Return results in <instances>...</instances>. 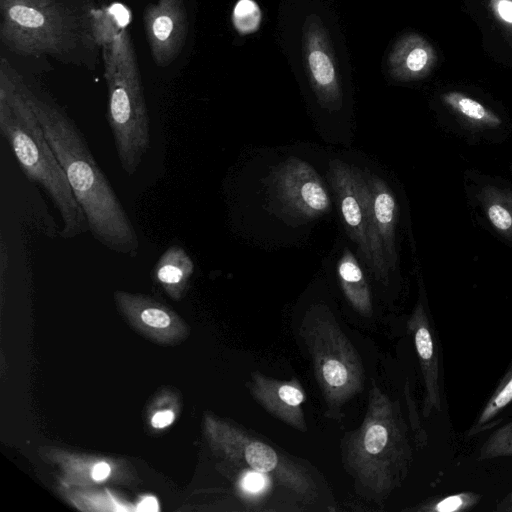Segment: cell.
<instances>
[{"instance_id": "cell-12", "label": "cell", "mask_w": 512, "mask_h": 512, "mask_svg": "<svg viewBox=\"0 0 512 512\" xmlns=\"http://www.w3.org/2000/svg\"><path fill=\"white\" fill-rule=\"evenodd\" d=\"M329 177L345 230L357 245L362 259L372 271V255L369 242V224L364 199L358 187L354 168L343 161L330 163Z\"/></svg>"}, {"instance_id": "cell-6", "label": "cell", "mask_w": 512, "mask_h": 512, "mask_svg": "<svg viewBox=\"0 0 512 512\" xmlns=\"http://www.w3.org/2000/svg\"><path fill=\"white\" fill-rule=\"evenodd\" d=\"M299 331L328 409L339 410L364 387L365 371L357 350L324 308L310 310Z\"/></svg>"}, {"instance_id": "cell-29", "label": "cell", "mask_w": 512, "mask_h": 512, "mask_svg": "<svg viewBox=\"0 0 512 512\" xmlns=\"http://www.w3.org/2000/svg\"><path fill=\"white\" fill-rule=\"evenodd\" d=\"M139 511H150L154 512L158 510V503L154 497H146L144 498L138 505L137 508Z\"/></svg>"}, {"instance_id": "cell-10", "label": "cell", "mask_w": 512, "mask_h": 512, "mask_svg": "<svg viewBox=\"0 0 512 512\" xmlns=\"http://www.w3.org/2000/svg\"><path fill=\"white\" fill-rule=\"evenodd\" d=\"M303 50L311 85L322 107L338 110L343 93L335 66L328 31L316 14L303 25Z\"/></svg>"}, {"instance_id": "cell-17", "label": "cell", "mask_w": 512, "mask_h": 512, "mask_svg": "<svg viewBox=\"0 0 512 512\" xmlns=\"http://www.w3.org/2000/svg\"><path fill=\"white\" fill-rule=\"evenodd\" d=\"M441 100L450 112L472 129H495L502 125L497 113L463 92H445Z\"/></svg>"}, {"instance_id": "cell-23", "label": "cell", "mask_w": 512, "mask_h": 512, "mask_svg": "<svg viewBox=\"0 0 512 512\" xmlns=\"http://www.w3.org/2000/svg\"><path fill=\"white\" fill-rule=\"evenodd\" d=\"M262 13L254 0H239L233 10L232 21L240 35L256 32L260 26Z\"/></svg>"}, {"instance_id": "cell-26", "label": "cell", "mask_w": 512, "mask_h": 512, "mask_svg": "<svg viewBox=\"0 0 512 512\" xmlns=\"http://www.w3.org/2000/svg\"><path fill=\"white\" fill-rule=\"evenodd\" d=\"M266 474L256 471H248L242 478V489L249 493H257L266 486Z\"/></svg>"}, {"instance_id": "cell-25", "label": "cell", "mask_w": 512, "mask_h": 512, "mask_svg": "<svg viewBox=\"0 0 512 512\" xmlns=\"http://www.w3.org/2000/svg\"><path fill=\"white\" fill-rule=\"evenodd\" d=\"M489 6L495 18L512 30V0H490Z\"/></svg>"}, {"instance_id": "cell-8", "label": "cell", "mask_w": 512, "mask_h": 512, "mask_svg": "<svg viewBox=\"0 0 512 512\" xmlns=\"http://www.w3.org/2000/svg\"><path fill=\"white\" fill-rule=\"evenodd\" d=\"M223 439L229 455L250 470L273 475L281 485L303 498L315 496L310 474L271 446L232 428L223 432Z\"/></svg>"}, {"instance_id": "cell-7", "label": "cell", "mask_w": 512, "mask_h": 512, "mask_svg": "<svg viewBox=\"0 0 512 512\" xmlns=\"http://www.w3.org/2000/svg\"><path fill=\"white\" fill-rule=\"evenodd\" d=\"M354 168L356 181L366 206L372 271L378 281L387 284L389 272L397 265V202L385 181L369 171Z\"/></svg>"}, {"instance_id": "cell-5", "label": "cell", "mask_w": 512, "mask_h": 512, "mask_svg": "<svg viewBox=\"0 0 512 512\" xmlns=\"http://www.w3.org/2000/svg\"><path fill=\"white\" fill-rule=\"evenodd\" d=\"M96 9L66 0H0V40L25 57H70L82 45L98 44Z\"/></svg>"}, {"instance_id": "cell-28", "label": "cell", "mask_w": 512, "mask_h": 512, "mask_svg": "<svg viewBox=\"0 0 512 512\" xmlns=\"http://www.w3.org/2000/svg\"><path fill=\"white\" fill-rule=\"evenodd\" d=\"M111 468L106 462L95 464L91 471V476L95 481H102L110 474Z\"/></svg>"}, {"instance_id": "cell-20", "label": "cell", "mask_w": 512, "mask_h": 512, "mask_svg": "<svg viewBox=\"0 0 512 512\" xmlns=\"http://www.w3.org/2000/svg\"><path fill=\"white\" fill-rule=\"evenodd\" d=\"M512 402V366L500 380L494 393L488 399L478 415L475 423L467 431V436H473L483 429H488L492 419Z\"/></svg>"}, {"instance_id": "cell-9", "label": "cell", "mask_w": 512, "mask_h": 512, "mask_svg": "<svg viewBox=\"0 0 512 512\" xmlns=\"http://www.w3.org/2000/svg\"><path fill=\"white\" fill-rule=\"evenodd\" d=\"M274 191L282 205L298 218L315 219L330 210L331 200L321 178L308 163L289 158L274 173Z\"/></svg>"}, {"instance_id": "cell-27", "label": "cell", "mask_w": 512, "mask_h": 512, "mask_svg": "<svg viewBox=\"0 0 512 512\" xmlns=\"http://www.w3.org/2000/svg\"><path fill=\"white\" fill-rule=\"evenodd\" d=\"M174 420V413L170 410L160 411L154 414L151 424L155 428H163L170 425Z\"/></svg>"}, {"instance_id": "cell-4", "label": "cell", "mask_w": 512, "mask_h": 512, "mask_svg": "<svg viewBox=\"0 0 512 512\" xmlns=\"http://www.w3.org/2000/svg\"><path fill=\"white\" fill-rule=\"evenodd\" d=\"M412 456L399 402L374 385L362 424L346 440L347 471L367 493L386 496L406 478Z\"/></svg>"}, {"instance_id": "cell-1", "label": "cell", "mask_w": 512, "mask_h": 512, "mask_svg": "<svg viewBox=\"0 0 512 512\" xmlns=\"http://www.w3.org/2000/svg\"><path fill=\"white\" fill-rule=\"evenodd\" d=\"M26 97L83 210L88 231L109 250L129 257L139 251L137 232L81 131L57 103L24 85Z\"/></svg>"}, {"instance_id": "cell-21", "label": "cell", "mask_w": 512, "mask_h": 512, "mask_svg": "<svg viewBox=\"0 0 512 512\" xmlns=\"http://www.w3.org/2000/svg\"><path fill=\"white\" fill-rule=\"evenodd\" d=\"M482 495L465 491L432 499L416 508L425 512H464L474 508L481 501Z\"/></svg>"}, {"instance_id": "cell-11", "label": "cell", "mask_w": 512, "mask_h": 512, "mask_svg": "<svg viewBox=\"0 0 512 512\" xmlns=\"http://www.w3.org/2000/svg\"><path fill=\"white\" fill-rule=\"evenodd\" d=\"M142 17L154 63L161 68L169 66L179 56L188 35L184 0H156L144 8Z\"/></svg>"}, {"instance_id": "cell-24", "label": "cell", "mask_w": 512, "mask_h": 512, "mask_svg": "<svg viewBox=\"0 0 512 512\" xmlns=\"http://www.w3.org/2000/svg\"><path fill=\"white\" fill-rule=\"evenodd\" d=\"M141 320L148 326L165 328L171 323L167 312L157 307H147L141 311Z\"/></svg>"}, {"instance_id": "cell-31", "label": "cell", "mask_w": 512, "mask_h": 512, "mask_svg": "<svg viewBox=\"0 0 512 512\" xmlns=\"http://www.w3.org/2000/svg\"><path fill=\"white\" fill-rule=\"evenodd\" d=\"M496 510H497V511H507V512H512V504L502 505V506H497V507H496Z\"/></svg>"}, {"instance_id": "cell-14", "label": "cell", "mask_w": 512, "mask_h": 512, "mask_svg": "<svg viewBox=\"0 0 512 512\" xmlns=\"http://www.w3.org/2000/svg\"><path fill=\"white\" fill-rule=\"evenodd\" d=\"M249 388L254 399L272 416L298 430H307L302 411L304 394L297 384L254 372Z\"/></svg>"}, {"instance_id": "cell-22", "label": "cell", "mask_w": 512, "mask_h": 512, "mask_svg": "<svg viewBox=\"0 0 512 512\" xmlns=\"http://www.w3.org/2000/svg\"><path fill=\"white\" fill-rule=\"evenodd\" d=\"M512 456V421L496 429L482 444L480 461Z\"/></svg>"}, {"instance_id": "cell-15", "label": "cell", "mask_w": 512, "mask_h": 512, "mask_svg": "<svg viewBox=\"0 0 512 512\" xmlns=\"http://www.w3.org/2000/svg\"><path fill=\"white\" fill-rule=\"evenodd\" d=\"M437 54L434 47L418 33H408L393 46L388 67L398 81H415L425 78L435 67Z\"/></svg>"}, {"instance_id": "cell-2", "label": "cell", "mask_w": 512, "mask_h": 512, "mask_svg": "<svg viewBox=\"0 0 512 512\" xmlns=\"http://www.w3.org/2000/svg\"><path fill=\"white\" fill-rule=\"evenodd\" d=\"M23 79L6 59L0 62V131L27 178L40 186L59 213L60 235L74 238L88 224L67 176L48 144L24 90Z\"/></svg>"}, {"instance_id": "cell-13", "label": "cell", "mask_w": 512, "mask_h": 512, "mask_svg": "<svg viewBox=\"0 0 512 512\" xmlns=\"http://www.w3.org/2000/svg\"><path fill=\"white\" fill-rule=\"evenodd\" d=\"M407 326L413 336L423 376L425 387L423 415L427 418L432 413L441 410L442 397L438 345L427 312L421 301L415 306L408 319Z\"/></svg>"}, {"instance_id": "cell-16", "label": "cell", "mask_w": 512, "mask_h": 512, "mask_svg": "<svg viewBox=\"0 0 512 512\" xmlns=\"http://www.w3.org/2000/svg\"><path fill=\"white\" fill-rule=\"evenodd\" d=\"M337 275L343 293L354 310L370 316L373 310L371 292L358 260L348 248L337 262Z\"/></svg>"}, {"instance_id": "cell-30", "label": "cell", "mask_w": 512, "mask_h": 512, "mask_svg": "<svg viewBox=\"0 0 512 512\" xmlns=\"http://www.w3.org/2000/svg\"><path fill=\"white\" fill-rule=\"evenodd\" d=\"M508 504H512V491L510 493H508L505 497H503L497 506L508 505Z\"/></svg>"}, {"instance_id": "cell-19", "label": "cell", "mask_w": 512, "mask_h": 512, "mask_svg": "<svg viewBox=\"0 0 512 512\" xmlns=\"http://www.w3.org/2000/svg\"><path fill=\"white\" fill-rule=\"evenodd\" d=\"M477 199L492 227L512 241V190L487 184L478 191Z\"/></svg>"}, {"instance_id": "cell-18", "label": "cell", "mask_w": 512, "mask_h": 512, "mask_svg": "<svg viewBox=\"0 0 512 512\" xmlns=\"http://www.w3.org/2000/svg\"><path fill=\"white\" fill-rule=\"evenodd\" d=\"M194 262L184 248L171 245L160 256L154 267V275L167 291L180 293L193 274Z\"/></svg>"}, {"instance_id": "cell-3", "label": "cell", "mask_w": 512, "mask_h": 512, "mask_svg": "<svg viewBox=\"0 0 512 512\" xmlns=\"http://www.w3.org/2000/svg\"><path fill=\"white\" fill-rule=\"evenodd\" d=\"M98 43L103 48L108 123L120 165L133 175L150 147V121L135 49L129 33L105 12Z\"/></svg>"}]
</instances>
